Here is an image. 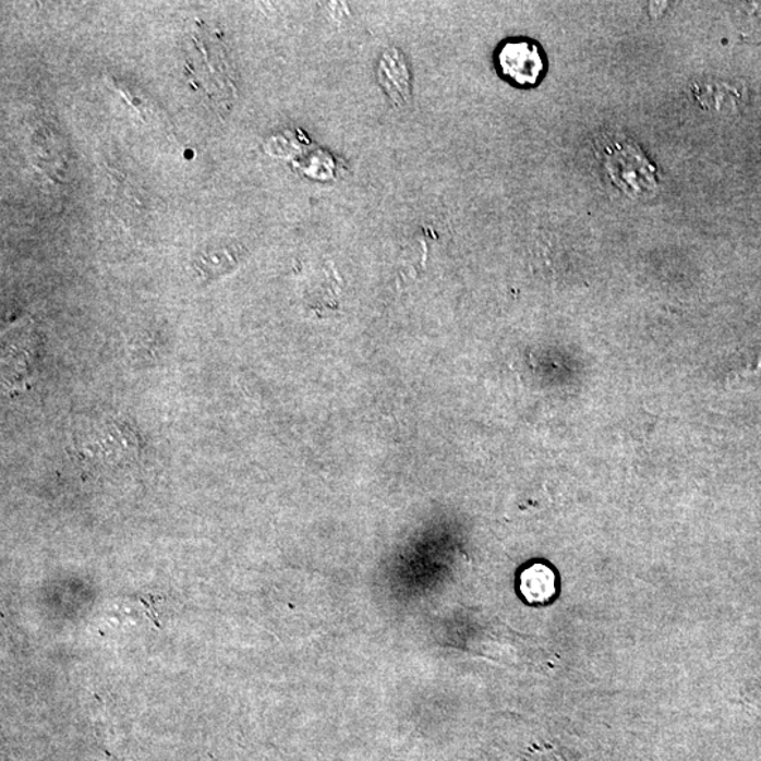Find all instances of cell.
Instances as JSON below:
<instances>
[{"label":"cell","instance_id":"6da1fadb","mask_svg":"<svg viewBox=\"0 0 761 761\" xmlns=\"http://www.w3.org/2000/svg\"><path fill=\"white\" fill-rule=\"evenodd\" d=\"M599 157L611 181L629 196H644L657 190L656 167L642 148L628 137L605 136L599 142Z\"/></svg>","mask_w":761,"mask_h":761},{"label":"cell","instance_id":"7a4b0ae2","mask_svg":"<svg viewBox=\"0 0 761 761\" xmlns=\"http://www.w3.org/2000/svg\"><path fill=\"white\" fill-rule=\"evenodd\" d=\"M192 41H194V47L192 51H195L194 58L191 62L195 72V82H197V88L204 90L208 94L218 105L229 106L234 96V84L231 80L230 67H224L221 62H228L225 60L224 50H221V45L215 43L214 38L208 36L195 35L192 36Z\"/></svg>","mask_w":761,"mask_h":761},{"label":"cell","instance_id":"3957f363","mask_svg":"<svg viewBox=\"0 0 761 761\" xmlns=\"http://www.w3.org/2000/svg\"><path fill=\"white\" fill-rule=\"evenodd\" d=\"M495 62L500 76L519 88L536 86L546 72V58L541 46L528 38L500 43Z\"/></svg>","mask_w":761,"mask_h":761},{"label":"cell","instance_id":"277c9868","mask_svg":"<svg viewBox=\"0 0 761 761\" xmlns=\"http://www.w3.org/2000/svg\"><path fill=\"white\" fill-rule=\"evenodd\" d=\"M378 81L395 104L403 105L411 98V74L403 55L395 48L380 58Z\"/></svg>","mask_w":761,"mask_h":761},{"label":"cell","instance_id":"5b68a950","mask_svg":"<svg viewBox=\"0 0 761 761\" xmlns=\"http://www.w3.org/2000/svg\"><path fill=\"white\" fill-rule=\"evenodd\" d=\"M519 590L529 604H547L557 592L556 575L543 563H534L520 575Z\"/></svg>","mask_w":761,"mask_h":761},{"label":"cell","instance_id":"8992f818","mask_svg":"<svg viewBox=\"0 0 761 761\" xmlns=\"http://www.w3.org/2000/svg\"><path fill=\"white\" fill-rule=\"evenodd\" d=\"M722 88H724V84H701L693 86V95H696L697 102L704 108L722 110L727 104L735 105L736 99L740 96L736 89L720 96Z\"/></svg>","mask_w":761,"mask_h":761}]
</instances>
